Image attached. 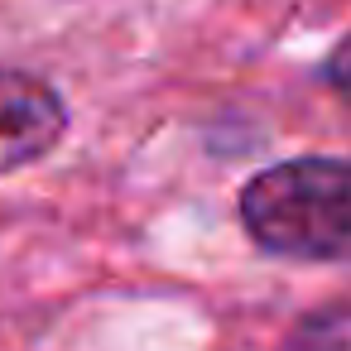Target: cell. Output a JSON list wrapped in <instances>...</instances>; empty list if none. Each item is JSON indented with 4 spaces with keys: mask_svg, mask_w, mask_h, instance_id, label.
I'll return each mask as SVG.
<instances>
[{
    "mask_svg": "<svg viewBox=\"0 0 351 351\" xmlns=\"http://www.w3.org/2000/svg\"><path fill=\"white\" fill-rule=\"evenodd\" d=\"M322 77H327V87L351 106V34L327 53V63H322Z\"/></svg>",
    "mask_w": 351,
    "mask_h": 351,
    "instance_id": "4",
    "label": "cell"
},
{
    "mask_svg": "<svg viewBox=\"0 0 351 351\" xmlns=\"http://www.w3.org/2000/svg\"><path fill=\"white\" fill-rule=\"evenodd\" d=\"M279 351H351V303H327L303 313Z\"/></svg>",
    "mask_w": 351,
    "mask_h": 351,
    "instance_id": "3",
    "label": "cell"
},
{
    "mask_svg": "<svg viewBox=\"0 0 351 351\" xmlns=\"http://www.w3.org/2000/svg\"><path fill=\"white\" fill-rule=\"evenodd\" d=\"M245 236L284 260H351V159L303 154L241 188Z\"/></svg>",
    "mask_w": 351,
    "mask_h": 351,
    "instance_id": "1",
    "label": "cell"
},
{
    "mask_svg": "<svg viewBox=\"0 0 351 351\" xmlns=\"http://www.w3.org/2000/svg\"><path fill=\"white\" fill-rule=\"evenodd\" d=\"M63 130L68 106L44 77L0 68V173L44 159L63 140Z\"/></svg>",
    "mask_w": 351,
    "mask_h": 351,
    "instance_id": "2",
    "label": "cell"
}]
</instances>
